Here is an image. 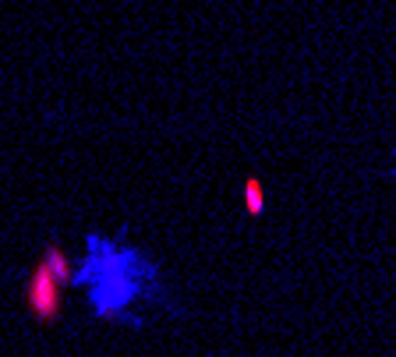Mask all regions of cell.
<instances>
[{
    "mask_svg": "<svg viewBox=\"0 0 396 357\" xmlns=\"http://www.w3.org/2000/svg\"><path fill=\"white\" fill-rule=\"evenodd\" d=\"M248 205H251V212L262 209V188H258L255 181H248Z\"/></svg>",
    "mask_w": 396,
    "mask_h": 357,
    "instance_id": "obj_2",
    "label": "cell"
},
{
    "mask_svg": "<svg viewBox=\"0 0 396 357\" xmlns=\"http://www.w3.org/2000/svg\"><path fill=\"white\" fill-rule=\"evenodd\" d=\"M29 308L39 315V319H53L57 308H61V279L50 272V265L43 262L32 279H29Z\"/></svg>",
    "mask_w": 396,
    "mask_h": 357,
    "instance_id": "obj_1",
    "label": "cell"
}]
</instances>
